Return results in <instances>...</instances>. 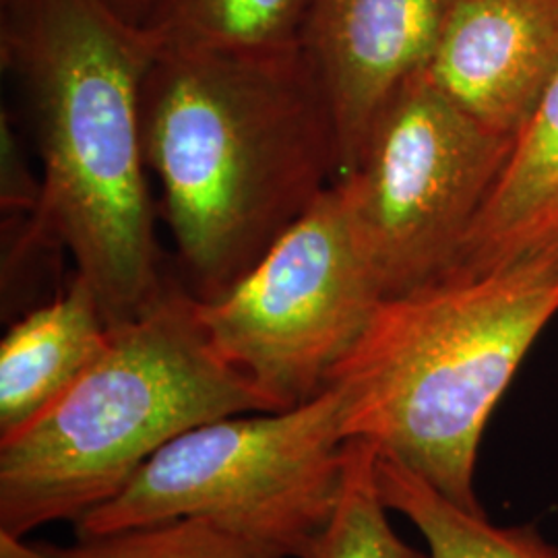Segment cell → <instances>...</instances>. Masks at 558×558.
I'll return each mask as SVG.
<instances>
[{
    "label": "cell",
    "instance_id": "cell-10",
    "mask_svg": "<svg viewBox=\"0 0 558 558\" xmlns=\"http://www.w3.org/2000/svg\"><path fill=\"white\" fill-rule=\"evenodd\" d=\"M539 260L558 263V71L513 137L490 195L445 276Z\"/></svg>",
    "mask_w": 558,
    "mask_h": 558
},
{
    "label": "cell",
    "instance_id": "cell-15",
    "mask_svg": "<svg viewBox=\"0 0 558 558\" xmlns=\"http://www.w3.org/2000/svg\"><path fill=\"white\" fill-rule=\"evenodd\" d=\"M379 449L371 440H345V472L338 509L302 558H430L405 544L389 523L377 482Z\"/></svg>",
    "mask_w": 558,
    "mask_h": 558
},
{
    "label": "cell",
    "instance_id": "cell-8",
    "mask_svg": "<svg viewBox=\"0 0 558 558\" xmlns=\"http://www.w3.org/2000/svg\"><path fill=\"white\" fill-rule=\"evenodd\" d=\"M451 4L453 0H308L300 48L331 106L338 180L354 170L399 87L426 69Z\"/></svg>",
    "mask_w": 558,
    "mask_h": 558
},
{
    "label": "cell",
    "instance_id": "cell-9",
    "mask_svg": "<svg viewBox=\"0 0 558 558\" xmlns=\"http://www.w3.org/2000/svg\"><path fill=\"white\" fill-rule=\"evenodd\" d=\"M558 71V0H453L428 77L490 131L515 137Z\"/></svg>",
    "mask_w": 558,
    "mask_h": 558
},
{
    "label": "cell",
    "instance_id": "cell-14",
    "mask_svg": "<svg viewBox=\"0 0 558 558\" xmlns=\"http://www.w3.org/2000/svg\"><path fill=\"white\" fill-rule=\"evenodd\" d=\"M0 558H286L236 538L205 519H179L98 536L71 546L27 544L0 532Z\"/></svg>",
    "mask_w": 558,
    "mask_h": 558
},
{
    "label": "cell",
    "instance_id": "cell-17",
    "mask_svg": "<svg viewBox=\"0 0 558 558\" xmlns=\"http://www.w3.org/2000/svg\"><path fill=\"white\" fill-rule=\"evenodd\" d=\"M106 2L124 20L137 25L145 23L151 9V0H106Z\"/></svg>",
    "mask_w": 558,
    "mask_h": 558
},
{
    "label": "cell",
    "instance_id": "cell-6",
    "mask_svg": "<svg viewBox=\"0 0 558 558\" xmlns=\"http://www.w3.org/2000/svg\"><path fill=\"white\" fill-rule=\"evenodd\" d=\"M511 143L459 108L426 69L399 87L354 170L336 182L385 299L451 269Z\"/></svg>",
    "mask_w": 558,
    "mask_h": 558
},
{
    "label": "cell",
    "instance_id": "cell-13",
    "mask_svg": "<svg viewBox=\"0 0 558 558\" xmlns=\"http://www.w3.org/2000/svg\"><path fill=\"white\" fill-rule=\"evenodd\" d=\"M308 0H151L160 50L267 54L300 48Z\"/></svg>",
    "mask_w": 558,
    "mask_h": 558
},
{
    "label": "cell",
    "instance_id": "cell-4",
    "mask_svg": "<svg viewBox=\"0 0 558 558\" xmlns=\"http://www.w3.org/2000/svg\"><path fill=\"white\" fill-rule=\"evenodd\" d=\"M278 412L221 359L199 300L170 278L21 435L0 445V532L25 538L114 499L161 447L214 420Z\"/></svg>",
    "mask_w": 558,
    "mask_h": 558
},
{
    "label": "cell",
    "instance_id": "cell-3",
    "mask_svg": "<svg viewBox=\"0 0 558 558\" xmlns=\"http://www.w3.org/2000/svg\"><path fill=\"white\" fill-rule=\"evenodd\" d=\"M558 315V263L445 276L383 300L327 385L343 437L371 440L459 507L476 490L484 428Z\"/></svg>",
    "mask_w": 558,
    "mask_h": 558
},
{
    "label": "cell",
    "instance_id": "cell-2",
    "mask_svg": "<svg viewBox=\"0 0 558 558\" xmlns=\"http://www.w3.org/2000/svg\"><path fill=\"white\" fill-rule=\"evenodd\" d=\"M160 44L106 0H0V64L20 89L41 161L25 232L75 259L108 327L160 296L141 92Z\"/></svg>",
    "mask_w": 558,
    "mask_h": 558
},
{
    "label": "cell",
    "instance_id": "cell-5",
    "mask_svg": "<svg viewBox=\"0 0 558 558\" xmlns=\"http://www.w3.org/2000/svg\"><path fill=\"white\" fill-rule=\"evenodd\" d=\"M343 472V401L325 387L296 408L214 420L170 440L75 534L205 519L267 553L302 558L338 509Z\"/></svg>",
    "mask_w": 558,
    "mask_h": 558
},
{
    "label": "cell",
    "instance_id": "cell-12",
    "mask_svg": "<svg viewBox=\"0 0 558 558\" xmlns=\"http://www.w3.org/2000/svg\"><path fill=\"white\" fill-rule=\"evenodd\" d=\"M377 482L389 511L416 525L430 558H558V544L534 525H497L383 453L377 456Z\"/></svg>",
    "mask_w": 558,
    "mask_h": 558
},
{
    "label": "cell",
    "instance_id": "cell-1",
    "mask_svg": "<svg viewBox=\"0 0 558 558\" xmlns=\"http://www.w3.org/2000/svg\"><path fill=\"white\" fill-rule=\"evenodd\" d=\"M182 286L216 302L338 180V135L311 60L160 50L141 92Z\"/></svg>",
    "mask_w": 558,
    "mask_h": 558
},
{
    "label": "cell",
    "instance_id": "cell-11",
    "mask_svg": "<svg viewBox=\"0 0 558 558\" xmlns=\"http://www.w3.org/2000/svg\"><path fill=\"white\" fill-rule=\"evenodd\" d=\"M110 338L92 286L75 274L0 341V445L15 439L62 398Z\"/></svg>",
    "mask_w": 558,
    "mask_h": 558
},
{
    "label": "cell",
    "instance_id": "cell-16",
    "mask_svg": "<svg viewBox=\"0 0 558 558\" xmlns=\"http://www.w3.org/2000/svg\"><path fill=\"white\" fill-rule=\"evenodd\" d=\"M0 205L13 218L32 216L41 199V179H38L23 154L15 126L2 112L0 124Z\"/></svg>",
    "mask_w": 558,
    "mask_h": 558
},
{
    "label": "cell",
    "instance_id": "cell-7",
    "mask_svg": "<svg viewBox=\"0 0 558 558\" xmlns=\"http://www.w3.org/2000/svg\"><path fill=\"white\" fill-rule=\"evenodd\" d=\"M383 300L331 184L228 294L199 302V315L221 359L288 410L319 396Z\"/></svg>",
    "mask_w": 558,
    "mask_h": 558
}]
</instances>
